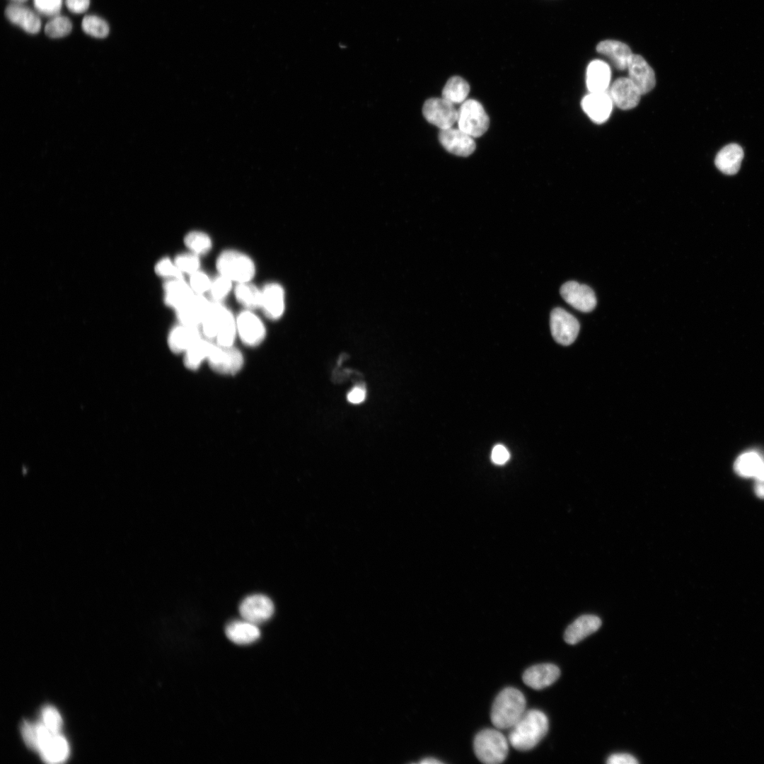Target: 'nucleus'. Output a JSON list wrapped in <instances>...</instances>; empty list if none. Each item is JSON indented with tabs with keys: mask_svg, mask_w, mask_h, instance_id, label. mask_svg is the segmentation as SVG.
Wrapping results in <instances>:
<instances>
[{
	"mask_svg": "<svg viewBox=\"0 0 764 764\" xmlns=\"http://www.w3.org/2000/svg\"><path fill=\"white\" fill-rule=\"evenodd\" d=\"M23 739L28 747L36 751L37 733L35 722L25 721L21 725Z\"/></svg>",
	"mask_w": 764,
	"mask_h": 764,
	"instance_id": "43",
	"label": "nucleus"
},
{
	"mask_svg": "<svg viewBox=\"0 0 764 764\" xmlns=\"http://www.w3.org/2000/svg\"><path fill=\"white\" fill-rule=\"evenodd\" d=\"M755 478V492L758 497L764 499V464Z\"/></svg>",
	"mask_w": 764,
	"mask_h": 764,
	"instance_id": "48",
	"label": "nucleus"
},
{
	"mask_svg": "<svg viewBox=\"0 0 764 764\" xmlns=\"http://www.w3.org/2000/svg\"><path fill=\"white\" fill-rule=\"evenodd\" d=\"M202 337L200 328L179 323L169 332L168 345L175 354L185 353Z\"/></svg>",
	"mask_w": 764,
	"mask_h": 764,
	"instance_id": "19",
	"label": "nucleus"
},
{
	"mask_svg": "<svg viewBox=\"0 0 764 764\" xmlns=\"http://www.w3.org/2000/svg\"><path fill=\"white\" fill-rule=\"evenodd\" d=\"M612 106V99L606 91L590 93L581 100L583 110L597 124L603 123L608 119Z\"/></svg>",
	"mask_w": 764,
	"mask_h": 764,
	"instance_id": "16",
	"label": "nucleus"
},
{
	"mask_svg": "<svg viewBox=\"0 0 764 764\" xmlns=\"http://www.w3.org/2000/svg\"><path fill=\"white\" fill-rule=\"evenodd\" d=\"M237 332L241 340L250 347L261 344L266 335V328L262 320L250 310H243L237 315Z\"/></svg>",
	"mask_w": 764,
	"mask_h": 764,
	"instance_id": "8",
	"label": "nucleus"
},
{
	"mask_svg": "<svg viewBox=\"0 0 764 764\" xmlns=\"http://www.w3.org/2000/svg\"><path fill=\"white\" fill-rule=\"evenodd\" d=\"M71 29V21L67 17L59 14L52 17L47 22L45 32L50 37L59 38L69 35Z\"/></svg>",
	"mask_w": 764,
	"mask_h": 764,
	"instance_id": "36",
	"label": "nucleus"
},
{
	"mask_svg": "<svg viewBox=\"0 0 764 764\" xmlns=\"http://www.w3.org/2000/svg\"><path fill=\"white\" fill-rule=\"evenodd\" d=\"M215 345L209 339L202 337L184 354V364L191 370L197 369L204 360H208Z\"/></svg>",
	"mask_w": 764,
	"mask_h": 764,
	"instance_id": "30",
	"label": "nucleus"
},
{
	"mask_svg": "<svg viewBox=\"0 0 764 764\" xmlns=\"http://www.w3.org/2000/svg\"><path fill=\"white\" fill-rule=\"evenodd\" d=\"M458 129L472 137H479L489 128L490 119L482 105L477 100H465L458 110Z\"/></svg>",
	"mask_w": 764,
	"mask_h": 764,
	"instance_id": "5",
	"label": "nucleus"
},
{
	"mask_svg": "<svg viewBox=\"0 0 764 764\" xmlns=\"http://www.w3.org/2000/svg\"><path fill=\"white\" fill-rule=\"evenodd\" d=\"M476 757L486 764H499L507 758L509 743L507 738L498 730L485 729L477 734L473 742Z\"/></svg>",
	"mask_w": 764,
	"mask_h": 764,
	"instance_id": "4",
	"label": "nucleus"
},
{
	"mask_svg": "<svg viewBox=\"0 0 764 764\" xmlns=\"http://www.w3.org/2000/svg\"><path fill=\"white\" fill-rule=\"evenodd\" d=\"M608 764H637L638 760L628 753H614L610 755L606 761Z\"/></svg>",
	"mask_w": 764,
	"mask_h": 764,
	"instance_id": "45",
	"label": "nucleus"
},
{
	"mask_svg": "<svg viewBox=\"0 0 764 764\" xmlns=\"http://www.w3.org/2000/svg\"><path fill=\"white\" fill-rule=\"evenodd\" d=\"M598 53L608 57L613 65L620 70L627 69L628 62L632 53L626 44L617 40H603L596 46Z\"/></svg>",
	"mask_w": 764,
	"mask_h": 764,
	"instance_id": "25",
	"label": "nucleus"
},
{
	"mask_svg": "<svg viewBox=\"0 0 764 764\" xmlns=\"http://www.w3.org/2000/svg\"><path fill=\"white\" fill-rule=\"evenodd\" d=\"M237 335L236 318L228 308L216 337V344L222 347L233 346Z\"/></svg>",
	"mask_w": 764,
	"mask_h": 764,
	"instance_id": "34",
	"label": "nucleus"
},
{
	"mask_svg": "<svg viewBox=\"0 0 764 764\" xmlns=\"http://www.w3.org/2000/svg\"><path fill=\"white\" fill-rule=\"evenodd\" d=\"M550 325L554 340L562 345L573 343L580 328L576 318L561 308H555L552 311Z\"/></svg>",
	"mask_w": 764,
	"mask_h": 764,
	"instance_id": "7",
	"label": "nucleus"
},
{
	"mask_svg": "<svg viewBox=\"0 0 764 764\" xmlns=\"http://www.w3.org/2000/svg\"><path fill=\"white\" fill-rule=\"evenodd\" d=\"M608 93L613 103L622 110H630L636 107L642 96L628 77L616 79L613 83Z\"/></svg>",
	"mask_w": 764,
	"mask_h": 764,
	"instance_id": "17",
	"label": "nucleus"
},
{
	"mask_svg": "<svg viewBox=\"0 0 764 764\" xmlns=\"http://www.w3.org/2000/svg\"><path fill=\"white\" fill-rule=\"evenodd\" d=\"M610 81V69L603 61H592L586 70V86L590 93L606 91Z\"/></svg>",
	"mask_w": 764,
	"mask_h": 764,
	"instance_id": "27",
	"label": "nucleus"
},
{
	"mask_svg": "<svg viewBox=\"0 0 764 764\" xmlns=\"http://www.w3.org/2000/svg\"><path fill=\"white\" fill-rule=\"evenodd\" d=\"M470 91L468 83L460 76L450 78L442 91V98L453 104L463 103Z\"/></svg>",
	"mask_w": 764,
	"mask_h": 764,
	"instance_id": "31",
	"label": "nucleus"
},
{
	"mask_svg": "<svg viewBox=\"0 0 764 764\" xmlns=\"http://www.w3.org/2000/svg\"><path fill=\"white\" fill-rule=\"evenodd\" d=\"M764 461L756 452L741 455L734 463V470L741 476L756 477L763 466Z\"/></svg>",
	"mask_w": 764,
	"mask_h": 764,
	"instance_id": "32",
	"label": "nucleus"
},
{
	"mask_svg": "<svg viewBox=\"0 0 764 764\" xmlns=\"http://www.w3.org/2000/svg\"><path fill=\"white\" fill-rule=\"evenodd\" d=\"M743 158L742 148L736 144H730L718 152L714 163L721 172L727 175H734L739 171Z\"/></svg>",
	"mask_w": 764,
	"mask_h": 764,
	"instance_id": "26",
	"label": "nucleus"
},
{
	"mask_svg": "<svg viewBox=\"0 0 764 764\" xmlns=\"http://www.w3.org/2000/svg\"><path fill=\"white\" fill-rule=\"evenodd\" d=\"M420 763H422V764L442 763V762L441 760H439L435 759L434 758H427L425 759H423Z\"/></svg>",
	"mask_w": 764,
	"mask_h": 764,
	"instance_id": "49",
	"label": "nucleus"
},
{
	"mask_svg": "<svg viewBox=\"0 0 764 764\" xmlns=\"http://www.w3.org/2000/svg\"><path fill=\"white\" fill-rule=\"evenodd\" d=\"M560 675L559 668L552 664H540L527 668L523 673V683L535 690L545 688L555 683Z\"/></svg>",
	"mask_w": 764,
	"mask_h": 764,
	"instance_id": "18",
	"label": "nucleus"
},
{
	"mask_svg": "<svg viewBox=\"0 0 764 764\" xmlns=\"http://www.w3.org/2000/svg\"><path fill=\"white\" fill-rule=\"evenodd\" d=\"M509 453L505 446L497 444L494 446L491 453V460L496 465H503L509 458Z\"/></svg>",
	"mask_w": 764,
	"mask_h": 764,
	"instance_id": "44",
	"label": "nucleus"
},
{
	"mask_svg": "<svg viewBox=\"0 0 764 764\" xmlns=\"http://www.w3.org/2000/svg\"><path fill=\"white\" fill-rule=\"evenodd\" d=\"M225 633L228 639L240 645L253 643L260 637L257 625L245 620L231 621L226 625Z\"/></svg>",
	"mask_w": 764,
	"mask_h": 764,
	"instance_id": "24",
	"label": "nucleus"
},
{
	"mask_svg": "<svg viewBox=\"0 0 764 764\" xmlns=\"http://www.w3.org/2000/svg\"><path fill=\"white\" fill-rule=\"evenodd\" d=\"M560 294L568 304L581 312H590L596 305L594 291L587 285L577 282L565 283L560 288Z\"/></svg>",
	"mask_w": 764,
	"mask_h": 764,
	"instance_id": "11",
	"label": "nucleus"
},
{
	"mask_svg": "<svg viewBox=\"0 0 764 764\" xmlns=\"http://www.w3.org/2000/svg\"><path fill=\"white\" fill-rule=\"evenodd\" d=\"M189 276V284L195 294H204L209 291L212 279L206 273L198 270Z\"/></svg>",
	"mask_w": 764,
	"mask_h": 764,
	"instance_id": "41",
	"label": "nucleus"
},
{
	"mask_svg": "<svg viewBox=\"0 0 764 764\" xmlns=\"http://www.w3.org/2000/svg\"><path fill=\"white\" fill-rule=\"evenodd\" d=\"M260 309L269 319L277 320L285 311V292L283 286L277 282H269L262 289Z\"/></svg>",
	"mask_w": 764,
	"mask_h": 764,
	"instance_id": "13",
	"label": "nucleus"
},
{
	"mask_svg": "<svg viewBox=\"0 0 764 764\" xmlns=\"http://www.w3.org/2000/svg\"><path fill=\"white\" fill-rule=\"evenodd\" d=\"M183 241L190 252L199 256L208 253L212 248V241L209 235L198 230L187 233Z\"/></svg>",
	"mask_w": 764,
	"mask_h": 764,
	"instance_id": "33",
	"label": "nucleus"
},
{
	"mask_svg": "<svg viewBox=\"0 0 764 764\" xmlns=\"http://www.w3.org/2000/svg\"><path fill=\"white\" fill-rule=\"evenodd\" d=\"M65 4L71 12L82 13L88 8L90 0H66Z\"/></svg>",
	"mask_w": 764,
	"mask_h": 764,
	"instance_id": "46",
	"label": "nucleus"
},
{
	"mask_svg": "<svg viewBox=\"0 0 764 764\" xmlns=\"http://www.w3.org/2000/svg\"><path fill=\"white\" fill-rule=\"evenodd\" d=\"M601 625V619L594 615H583L577 618L566 629L565 641L575 644L597 631Z\"/></svg>",
	"mask_w": 764,
	"mask_h": 764,
	"instance_id": "23",
	"label": "nucleus"
},
{
	"mask_svg": "<svg viewBox=\"0 0 764 764\" xmlns=\"http://www.w3.org/2000/svg\"><path fill=\"white\" fill-rule=\"evenodd\" d=\"M627 69L629 79L642 95L651 91L656 84L655 74L647 61L640 55L632 54Z\"/></svg>",
	"mask_w": 764,
	"mask_h": 764,
	"instance_id": "12",
	"label": "nucleus"
},
{
	"mask_svg": "<svg viewBox=\"0 0 764 764\" xmlns=\"http://www.w3.org/2000/svg\"><path fill=\"white\" fill-rule=\"evenodd\" d=\"M5 15L12 23L25 32L36 34L41 28V20L38 15L21 4H11L5 10Z\"/></svg>",
	"mask_w": 764,
	"mask_h": 764,
	"instance_id": "20",
	"label": "nucleus"
},
{
	"mask_svg": "<svg viewBox=\"0 0 764 764\" xmlns=\"http://www.w3.org/2000/svg\"><path fill=\"white\" fill-rule=\"evenodd\" d=\"M207 361L216 372L232 375L242 368L243 357L241 352L233 346L222 347L215 344Z\"/></svg>",
	"mask_w": 764,
	"mask_h": 764,
	"instance_id": "10",
	"label": "nucleus"
},
{
	"mask_svg": "<svg viewBox=\"0 0 764 764\" xmlns=\"http://www.w3.org/2000/svg\"><path fill=\"white\" fill-rule=\"evenodd\" d=\"M366 398V390L361 386H356L347 394V400L353 404L362 403Z\"/></svg>",
	"mask_w": 764,
	"mask_h": 764,
	"instance_id": "47",
	"label": "nucleus"
},
{
	"mask_svg": "<svg viewBox=\"0 0 764 764\" xmlns=\"http://www.w3.org/2000/svg\"><path fill=\"white\" fill-rule=\"evenodd\" d=\"M40 721L52 731L60 732L62 726V719L58 710L51 706L44 707L41 711Z\"/></svg>",
	"mask_w": 764,
	"mask_h": 764,
	"instance_id": "40",
	"label": "nucleus"
},
{
	"mask_svg": "<svg viewBox=\"0 0 764 764\" xmlns=\"http://www.w3.org/2000/svg\"><path fill=\"white\" fill-rule=\"evenodd\" d=\"M173 261L183 274H193L199 270L201 265L199 256L190 251L178 254Z\"/></svg>",
	"mask_w": 764,
	"mask_h": 764,
	"instance_id": "38",
	"label": "nucleus"
},
{
	"mask_svg": "<svg viewBox=\"0 0 764 764\" xmlns=\"http://www.w3.org/2000/svg\"><path fill=\"white\" fill-rule=\"evenodd\" d=\"M549 727L547 716L538 710H526L510 729L508 740L519 751L534 748L546 735Z\"/></svg>",
	"mask_w": 764,
	"mask_h": 764,
	"instance_id": "1",
	"label": "nucleus"
},
{
	"mask_svg": "<svg viewBox=\"0 0 764 764\" xmlns=\"http://www.w3.org/2000/svg\"><path fill=\"white\" fill-rule=\"evenodd\" d=\"M219 274L236 284L251 282L256 273L253 259L245 253L226 249L220 253L216 260Z\"/></svg>",
	"mask_w": 764,
	"mask_h": 764,
	"instance_id": "3",
	"label": "nucleus"
},
{
	"mask_svg": "<svg viewBox=\"0 0 764 764\" xmlns=\"http://www.w3.org/2000/svg\"><path fill=\"white\" fill-rule=\"evenodd\" d=\"M439 140L448 152L460 156H468L475 150L473 137L460 129H440Z\"/></svg>",
	"mask_w": 764,
	"mask_h": 764,
	"instance_id": "14",
	"label": "nucleus"
},
{
	"mask_svg": "<svg viewBox=\"0 0 764 764\" xmlns=\"http://www.w3.org/2000/svg\"><path fill=\"white\" fill-rule=\"evenodd\" d=\"M81 26L86 34L94 37L103 38L109 33L107 22L97 16H86L82 20Z\"/></svg>",
	"mask_w": 764,
	"mask_h": 764,
	"instance_id": "35",
	"label": "nucleus"
},
{
	"mask_svg": "<svg viewBox=\"0 0 764 764\" xmlns=\"http://www.w3.org/2000/svg\"><path fill=\"white\" fill-rule=\"evenodd\" d=\"M41 758L47 763H61L67 760L69 746L66 739L59 733L49 736L40 745L37 751Z\"/></svg>",
	"mask_w": 764,
	"mask_h": 764,
	"instance_id": "21",
	"label": "nucleus"
},
{
	"mask_svg": "<svg viewBox=\"0 0 764 764\" xmlns=\"http://www.w3.org/2000/svg\"><path fill=\"white\" fill-rule=\"evenodd\" d=\"M33 4L38 13L43 16L54 17L59 14L62 0H33Z\"/></svg>",
	"mask_w": 764,
	"mask_h": 764,
	"instance_id": "42",
	"label": "nucleus"
},
{
	"mask_svg": "<svg viewBox=\"0 0 764 764\" xmlns=\"http://www.w3.org/2000/svg\"><path fill=\"white\" fill-rule=\"evenodd\" d=\"M11 1L14 4H22L23 3L25 2L27 0H11Z\"/></svg>",
	"mask_w": 764,
	"mask_h": 764,
	"instance_id": "50",
	"label": "nucleus"
},
{
	"mask_svg": "<svg viewBox=\"0 0 764 764\" xmlns=\"http://www.w3.org/2000/svg\"><path fill=\"white\" fill-rule=\"evenodd\" d=\"M233 283L231 279L219 274L212 279L209 292L213 300L212 301L221 303L233 289Z\"/></svg>",
	"mask_w": 764,
	"mask_h": 764,
	"instance_id": "37",
	"label": "nucleus"
},
{
	"mask_svg": "<svg viewBox=\"0 0 764 764\" xmlns=\"http://www.w3.org/2000/svg\"><path fill=\"white\" fill-rule=\"evenodd\" d=\"M154 271L158 276L167 279L184 278V274L176 267L174 261L167 257L161 258L156 262Z\"/></svg>",
	"mask_w": 764,
	"mask_h": 764,
	"instance_id": "39",
	"label": "nucleus"
},
{
	"mask_svg": "<svg viewBox=\"0 0 764 764\" xmlns=\"http://www.w3.org/2000/svg\"><path fill=\"white\" fill-rule=\"evenodd\" d=\"M238 609L243 620L257 625L272 616L274 606L268 596L257 594L245 597L240 603Z\"/></svg>",
	"mask_w": 764,
	"mask_h": 764,
	"instance_id": "9",
	"label": "nucleus"
},
{
	"mask_svg": "<svg viewBox=\"0 0 764 764\" xmlns=\"http://www.w3.org/2000/svg\"><path fill=\"white\" fill-rule=\"evenodd\" d=\"M526 701L518 689L508 687L503 689L492 704L490 718L495 727L511 729L526 711Z\"/></svg>",
	"mask_w": 764,
	"mask_h": 764,
	"instance_id": "2",
	"label": "nucleus"
},
{
	"mask_svg": "<svg viewBox=\"0 0 764 764\" xmlns=\"http://www.w3.org/2000/svg\"><path fill=\"white\" fill-rule=\"evenodd\" d=\"M163 289L165 304L174 311L183 306L195 295V292L184 278L168 279L164 282Z\"/></svg>",
	"mask_w": 764,
	"mask_h": 764,
	"instance_id": "22",
	"label": "nucleus"
},
{
	"mask_svg": "<svg viewBox=\"0 0 764 764\" xmlns=\"http://www.w3.org/2000/svg\"><path fill=\"white\" fill-rule=\"evenodd\" d=\"M227 309L221 302H211L200 325L202 333L207 339H216Z\"/></svg>",
	"mask_w": 764,
	"mask_h": 764,
	"instance_id": "28",
	"label": "nucleus"
},
{
	"mask_svg": "<svg viewBox=\"0 0 764 764\" xmlns=\"http://www.w3.org/2000/svg\"><path fill=\"white\" fill-rule=\"evenodd\" d=\"M233 293L237 302L245 309H260L262 291L251 282L236 284Z\"/></svg>",
	"mask_w": 764,
	"mask_h": 764,
	"instance_id": "29",
	"label": "nucleus"
},
{
	"mask_svg": "<svg viewBox=\"0 0 764 764\" xmlns=\"http://www.w3.org/2000/svg\"><path fill=\"white\" fill-rule=\"evenodd\" d=\"M422 113L429 123L440 129L452 127L458 118V110L453 104L442 97L427 100L423 105Z\"/></svg>",
	"mask_w": 764,
	"mask_h": 764,
	"instance_id": "6",
	"label": "nucleus"
},
{
	"mask_svg": "<svg viewBox=\"0 0 764 764\" xmlns=\"http://www.w3.org/2000/svg\"><path fill=\"white\" fill-rule=\"evenodd\" d=\"M204 294L195 295L175 311L177 319L183 325L200 328L211 304Z\"/></svg>",
	"mask_w": 764,
	"mask_h": 764,
	"instance_id": "15",
	"label": "nucleus"
}]
</instances>
